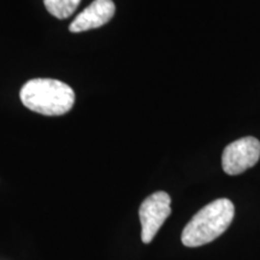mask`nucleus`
I'll return each mask as SVG.
<instances>
[{
    "instance_id": "1",
    "label": "nucleus",
    "mask_w": 260,
    "mask_h": 260,
    "mask_svg": "<svg viewBox=\"0 0 260 260\" xmlns=\"http://www.w3.org/2000/svg\"><path fill=\"white\" fill-rule=\"evenodd\" d=\"M235 207L229 199H217L204 206L191 217L182 232V243L200 247L219 237L232 224Z\"/></svg>"
},
{
    "instance_id": "2",
    "label": "nucleus",
    "mask_w": 260,
    "mask_h": 260,
    "mask_svg": "<svg viewBox=\"0 0 260 260\" xmlns=\"http://www.w3.org/2000/svg\"><path fill=\"white\" fill-rule=\"evenodd\" d=\"M21 102L27 109L45 116H61L75 104V92L70 86L53 79L28 81L19 92Z\"/></svg>"
},
{
    "instance_id": "3",
    "label": "nucleus",
    "mask_w": 260,
    "mask_h": 260,
    "mask_svg": "<svg viewBox=\"0 0 260 260\" xmlns=\"http://www.w3.org/2000/svg\"><path fill=\"white\" fill-rule=\"evenodd\" d=\"M171 214V198L165 191H155L142 201L139 209L141 240L151 243L162 224Z\"/></svg>"
},
{
    "instance_id": "4",
    "label": "nucleus",
    "mask_w": 260,
    "mask_h": 260,
    "mask_svg": "<svg viewBox=\"0 0 260 260\" xmlns=\"http://www.w3.org/2000/svg\"><path fill=\"white\" fill-rule=\"evenodd\" d=\"M260 158V142L253 136L239 139L224 148L223 170L228 175H240L254 167Z\"/></svg>"
},
{
    "instance_id": "5",
    "label": "nucleus",
    "mask_w": 260,
    "mask_h": 260,
    "mask_svg": "<svg viewBox=\"0 0 260 260\" xmlns=\"http://www.w3.org/2000/svg\"><path fill=\"white\" fill-rule=\"evenodd\" d=\"M116 11L115 3L112 0H94L89 6H87L81 14L74 19L70 24L71 32L87 31L106 24L111 21Z\"/></svg>"
},
{
    "instance_id": "6",
    "label": "nucleus",
    "mask_w": 260,
    "mask_h": 260,
    "mask_svg": "<svg viewBox=\"0 0 260 260\" xmlns=\"http://www.w3.org/2000/svg\"><path fill=\"white\" fill-rule=\"evenodd\" d=\"M80 3L81 0H44L47 11L59 19L70 17Z\"/></svg>"
}]
</instances>
